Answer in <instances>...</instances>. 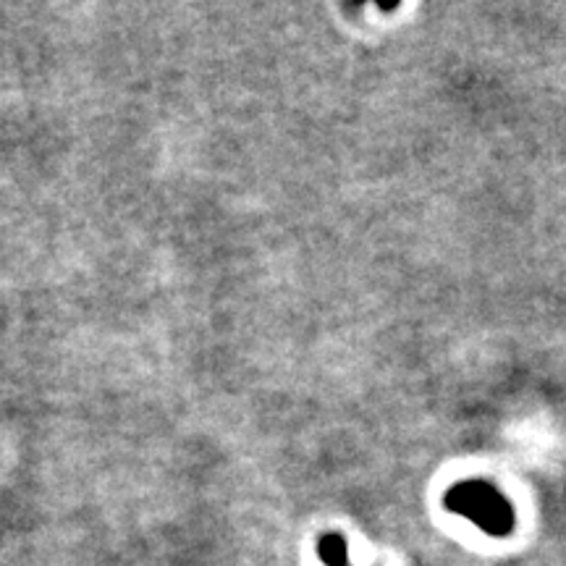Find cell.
Here are the masks:
<instances>
[{
  "mask_svg": "<svg viewBox=\"0 0 566 566\" xmlns=\"http://www.w3.org/2000/svg\"><path fill=\"white\" fill-rule=\"evenodd\" d=\"M321 558L328 566H346V543L344 537L328 535L321 541Z\"/></svg>",
  "mask_w": 566,
  "mask_h": 566,
  "instance_id": "obj_1",
  "label": "cell"
}]
</instances>
